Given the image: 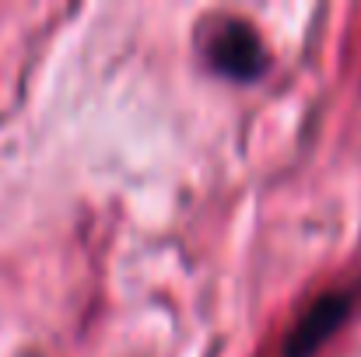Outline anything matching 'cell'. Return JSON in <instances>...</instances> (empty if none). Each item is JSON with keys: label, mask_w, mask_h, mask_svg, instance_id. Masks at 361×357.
<instances>
[{"label": "cell", "mask_w": 361, "mask_h": 357, "mask_svg": "<svg viewBox=\"0 0 361 357\" xmlns=\"http://www.w3.org/2000/svg\"><path fill=\"white\" fill-rule=\"evenodd\" d=\"M204 60L232 81H252L267 70V46L259 39V32L239 21V18H225L218 25H207L204 32Z\"/></svg>", "instance_id": "6da1fadb"}, {"label": "cell", "mask_w": 361, "mask_h": 357, "mask_svg": "<svg viewBox=\"0 0 361 357\" xmlns=\"http://www.w3.org/2000/svg\"><path fill=\"white\" fill-rule=\"evenodd\" d=\"M351 315V294L344 291H330L323 298H316L302 319L291 326L288 340H284V357H312Z\"/></svg>", "instance_id": "7a4b0ae2"}]
</instances>
